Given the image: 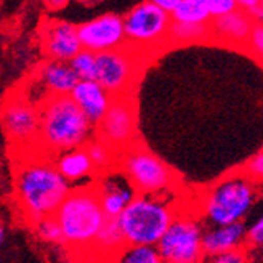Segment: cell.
Wrapping results in <instances>:
<instances>
[{"label":"cell","instance_id":"obj_1","mask_svg":"<svg viewBox=\"0 0 263 263\" xmlns=\"http://www.w3.org/2000/svg\"><path fill=\"white\" fill-rule=\"evenodd\" d=\"M13 177L16 207L31 225L53 217L72 191L69 181L58 172L55 161L41 153L21 156Z\"/></svg>","mask_w":263,"mask_h":263},{"label":"cell","instance_id":"obj_2","mask_svg":"<svg viewBox=\"0 0 263 263\" xmlns=\"http://www.w3.org/2000/svg\"><path fill=\"white\" fill-rule=\"evenodd\" d=\"M41 134L39 153L58 157L68 151L85 148L93 140V124L71 97L47 95L39 103Z\"/></svg>","mask_w":263,"mask_h":263},{"label":"cell","instance_id":"obj_3","mask_svg":"<svg viewBox=\"0 0 263 263\" xmlns=\"http://www.w3.org/2000/svg\"><path fill=\"white\" fill-rule=\"evenodd\" d=\"M63 231L64 246L72 251H93L100 231L108 217L104 215L95 185L72 188L55 214Z\"/></svg>","mask_w":263,"mask_h":263},{"label":"cell","instance_id":"obj_4","mask_svg":"<svg viewBox=\"0 0 263 263\" xmlns=\"http://www.w3.org/2000/svg\"><path fill=\"white\" fill-rule=\"evenodd\" d=\"M257 185L246 170L218 180L201 196V217L212 227L244 221L257 199Z\"/></svg>","mask_w":263,"mask_h":263},{"label":"cell","instance_id":"obj_5","mask_svg":"<svg viewBox=\"0 0 263 263\" xmlns=\"http://www.w3.org/2000/svg\"><path fill=\"white\" fill-rule=\"evenodd\" d=\"M162 196L138 194L117 218L127 246L156 247L177 217L174 204Z\"/></svg>","mask_w":263,"mask_h":263},{"label":"cell","instance_id":"obj_6","mask_svg":"<svg viewBox=\"0 0 263 263\" xmlns=\"http://www.w3.org/2000/svg\"><path fill=\"white\" fill-rule=\"evenodd\" d=\"M117 167L128 177L138 194L162 196L172 193L175 186L172 168L140 143L117 154Z\"/></svg>","mask_w":263,"mask_h":263},{"label":"cell","instance_id":"obj_7","mask_svg":"<svg viewBox=\"0 0 263 263\" xmlns=\"http://www.w3.org/2000/svg\"><path fill=\"white\" fill-rule=\"evenodd\" d=\"M172 15L162 10L154 0L140 2L124 15L127 45L143 55L157 51L170 42Z\"/></svg>","mask_w":263,"mask_h":263},{"label":"cell","instance_id":"obj_8","mask_svg":"<svg viewBox=\"0 0 263 263\" xmlns=\"http://www.w3.org/2000/svg\"><path fill=\"white\" fill-rule=\"evenodd\" d=\"M204 228L197 217L178 212L162 239L157 244L164 263H202Z\"/></svg>","mask_w":263,"mask_h":263},{"label":"cell","instance_id":"obj_9","mask_svg":"<svg viewBox=\"0 0 263 263\" xmlns=\"http://www.w3.org/2000/svg\"><path fill=\"white\" fill-rule=\"evenodd\" d=\"M2 127L11 146L24 149V154L39 153L41 111L24 95H10L2 109Z\"/></svg>","mask_w":263,"mask_h":263},{"label":"cell","instance_id":"obj_10","mask_svg":"<svg viewBox=\"0 0 263 263\" xmlns=\"http://www.w3.org/2000/svg\"><path fill=\"white\" fill-rule=\"evenodd\" d=\"M132 47L125 45L119 50L98 55L97 82L106 88L112 97H132L137 79L143 68V58Z\"/></svg>","mask_w":263,"mask_h":263},{"label":"cell","instance_id":"obj_11","mask_svg":"<svg viewBox=\"0 0 263 263\" xmlns=\"http://www.w3.org/2000/svg\"><path fill=\"white\" fill-rule=\"evenodd\" d=\"M97 138L117 154L128 149L137 140V112L132 97H114L112 104L97 127Z\"/></svg>","mask_w":263,"mask_h":263},{"label":"cell","instance_id":"obj_12","mask_svg":"<svg viewBox=\"0 0 263 263\" xmlns=\"http://www.w3.org/2000/svg\"><path fill=\"white\" fill-rule=\"evenodd\" d=\"M82 50L100 55L119 50L127 45L124 16L116 13H104L93 20L77 26Z\"/></svg>","mask_w":263,"mask_h":263},{"label":"cell","instance_id":"obj_13","mask_svg":"<svg viewBox=\"0 0 263 263\" xmlns=\"http://www.w3.org/2000/svg\"><path fill=\"white\" fill-rule=\"evenodd\" d=\"M93 185L98 191L104 215L111 220L119 218L124 210L138 197L137 188L117 165L100 174Z\"/></svg>","mask_w":263,"mask_h":263},{"label":"cell","instance_id":"obj_14","mask_svg":"<svg viewBox=\"0 0 263 263\" xmlns=\"http://www.w3.org/2000/svg\"><path fill=\"white\" fill-rule=\"evenodd\" d=\"M42 48L48 60L69 63L82 51L77 26L63 20H48L41 29Z\"/></svg>","mask_w":263,"mask_h":263},{"label":"cell","instance_id":"obj_15","mask_svg":"<svg viewBox=\"0 0 263 263\" xmlns=\"http://www.w3.org/2000/svg\"><path fill=\"white\" fill-rule=\"evenodd\" d=\"M71 98L95 127H98L108 114L114 100L109 91L97 81H81L71 93Z\"/></svg>","mask_w":263,"mask_h":263},{"label":"cell","instance_id":"obj_16","mask_svg":"<svg viewBox=\"0 0 263 263\" xmlns=\"http://www.w3.org/2000/svg\"><path fill=\"white\" fill-rule=\"evenodd\" d=\"M254 21L242 8L230 13L227 16L212 20L210 31H212V41L220 44H227L231 47H244L249 42V37L254 29Z\"/></svg>","mask_w":263,"mask_h":263},{"label":"cell","instance_id":"obj_17","mask_svg":"<svg viewBox=\"0 0 263 263\" xmlns=\"http://www.w3.org/2000/svg\"><path fill=\"white\" fill-rule=\"evenodd\" d=\"M247 227L244 221L233 223L225 227H210L204 231V254L205 257H214L233 251L246 249L247 246Z\"/></svg>","mask_w":263,"mask_h":263},{"label":"cell","instance_id":"obj_18","mask_svg":"<svg viewBox=\"0 0 263 263\" xmlns=\"http://www.w3.org/2000/svg\"><path fill=\"white\" fill-rule=\"evenodd\" d=\"M41 82L48 95L71 97L76 85L81 82L69 63L48 60L41 69Z\"/></svg>","mask_w":263,"mask_h":263},{"label":"cell","instance_id":"obj_19","mask_svg":"<svg viewBox=\"0 0 263 263\" xmlns=\"http://www.w3.org/2000/svg\"><path fill=\"white\" fill-rule=\"evenodd\" d=\"M55 164L58 172L69 183L84 180L90 175H93V172H97L87 148H79L61 154L55 157Z\"/></svg>","mask_w":263,"mask_h":263},{"label":"cell","instance_id":"obj_20","mask_svg":"<svg viewBox=\"0 0 263 263\" xmlns=\"http://www.w3.org/2000/svg\"><path fill=\"white\" fill-rule=\"evenodd\" d=\"M125 246V238L119 227V221L108 218L97 238L93 252L101 258H114Z\"/></svg>","mask_w":263,"mask_h":263},{"label":"cell","instance_id":"obj_21","mask_svg":"<svg viewBox=\"0 0 263 263\" xmlns=\"http://www.w3.org/2000/svg\"><path fill=\"white\" fill-rule=\"evenodd\" d=\"M175 23H190V24H210V15L207 0H178L175 10L170 13Z\"/></svg>","mask_w":263,"mask_h":263},{"label":"cell","instance_id":"obj_22","mask_svg":"<svg viewBox=\"0 0 263 263\" xmlns=\"http://www.w3.org/2000/svg\"><path fill=\"white\" fill-rule=\"evenodd\" d=\"M212 39L210 24H190V23H172L170 29V42L172 44H196Z\"/></svg>","mask_w":263,"mask_h":263},{"label":"cell","instance_id":"obj_23","mask_svg":"<svg viewBox=\"0 0 263 263\" xmlns=\"http://www.w3.org/2000/svg\"><path fill=\"white\" fill-rule=\"evenodd\" d=\"M114 263H164L157 247L151 246H125L112 258Z\"/></svg>","mask_w":263,"mask_h":263},{"label":"cell","instance_id":"obj_24","mask_svg":"<svg viewBox=\"0 0 263 263\" xmlns=\"http://www.w3.org/2000/svg\"><path fill=\"white\" fill-rule=\"evenodd\" d=\"M85 148L88 151V156H90L91 162H93V167L97 172L103 174L117 165V153L111 146H108L104 141L93 138Z\"/></svg>","mask_w":263,"mask_h":263},{"label":"cell","instance_id":"obj_25","mask_svg":"<svg viewBox=\"0 0 263 263\" xmlns=\"http://www.w3.org/2000/svg\"><path fill=\"white\" fill-rule=\"evenodd\" d=\"M71 68L74 69L79 81H97L98 76V55L91 51L82 50L77 57H74L71 61Z\"/></svg>","mask_w":263,"mask_h":263},{"label":"cell","instance_id":"obj_26","mask_svg":"<svg viewBox=\"0 0 263 263\" xmlns=\"http://www.w3.org/2000/svg\"><path fill=\"white\" fill-rule=\"evenodd\" d=\"M35 234L45 242L50 244H64L63 241V231L60 228V223L57 221L55 215L53 217H45L42 220L35 221L32 225Z\"/></svg>","mask_w":263,"mask_h":263},{"label":"cell","instance_id":"obj_27","mask_svg":"<svg viewBox=\"0 0 263 263\" xmlns=\"http://www.w3.org/2000/svg\"><path fill=\"white\" fill-rule=\"evenodd\" d=\"M246 249H249V251H252V252H260V257H261L263 254V214L249 227Z\"/></svg>","mask_w":263,"mask_h":263},{"label":"cell","instance_id":"obj_28","mask_svg":"<svg viewBox=\"0 0 263 263\" xmlns=\"http://www.w3.org/2000/svg\"><path fill=\"white\" fill-rule=\"evenodd\" d=\"M246 50L251 53L257 61L263 64V24H255L252 34L249 37Z\"/></svg>","mask_w":263,"mask_h":263},{"label":"cell","instance_id":"obj_29","mask_svg":"<svg viewBox=\"0 0 263 263\" xmlns=\"http://www.w3.org/2000/svg\"><path fill=\"white\" fill-rule=\"evenodd\" d=\"M207 4L214 20L227 16L239 8V2H236V0H207Z\"/></svg>","mask_w":263,"mask_h":263},{"label":"cell","instance_id":"obj_30","mask_svg":"<svg viewBox=\"0 0 263 263\" xmlns=\"http://www.w3.org/2000/svg\"><path fill=\"white\" fill-rule=\"evenodd\" d=\"M202 263H249L247 249H239V251H233L214 257H205Z\"/></svg>","mask_w":263,"mask_h":263},{"label":"cell","instance_id":"obj_31","mask_svg":"<svg viewBox=\"0 0 263 263\" xmlns=\"http://www.w3.org/2000/svg\"><path fill=\"white\" fill-rule=\"evenodd\" d=\"M244 170L254 181H257V183L263 181V149L249 159Z\"/></svg>","mask_w":263,"mask_h":263},{"label":"cell","instance_id":"obj_32","mask_svg":"<svg viewBox=\"0 0 263 263\" xmlns=\"http://www.w3.org/2000/svg\"><path fill=\"white\" fill-rule=\"evenodd\" d=\"M239 8H242L254 24H263V4L260 0H239Z\"/></svg>","mask_w":263,"mask_h":263},{"label":"cell","instance_id":"obj_33","mask_svg":"<svg viewBox=\"0 0 263 263\" xmlns=\"http://www.w3.org/2000/svg\"><path fill=\"white\" fill-rule=\"evenodd\" d=\"M154 2L159 5L162 10H165L167 13H172L178 4V0H154Z\"/></svg>","mask_w":263,"mask_h":263},{"label":"cell","instance_id":"obj_34","mask_svg":"<svg viewBox=\"0 0 263 263\" xmlns=\"http://www.w3.org/2000/svg\"><path fill=\"white\" fill-rule=\"evenodd\" d=\"M98 263H114V261H112V258H101Z\"/></svg>","mask_w":263,"mask_h":263},{"label":"cell","instance_id":"obj_35","mask_svg":"<svg viewBox=\"0 0 263 263\" xmlns=\"http://www.w3.org/2000/svg\"><path fill=\"white\" fill-rule=\"evenodd\" d=\"M261 4H263V2H261Z\"/></svg>","mask_w":263,"mask_h":263}]
</instances>
